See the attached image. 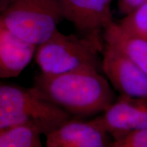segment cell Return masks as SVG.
Listing matches in <instances>:
<instances>
[{
    "instance_id": "obj_1",
    "label": "cell",
    "mask_w": 147,
    "mask_h": 147,
    "mask_svg": "<svg viewBox=\"0 0 147 147\" xmlns=\"http://www.w3.org/2000/svg\"><path fill=\"white\" fill-rule=\"evenodd\" d=\"M33 87L42 97L76 118L100 115L115 101L110 82L96 69L40 73Z\"/></svg>"
},
{
    "instance_id": "obj_2",
    "label": "cell",
    "mask_w": 147,
    "mask_h": 147,
    "mask_svg": "<svg viewBox=\"0 0 147 147\" xmlns=\"http://www.w3.org/2000/svg\"><path fill=\"white\" fill-rule=\"evenodd\" d=\"M103 36L64 34L57 29L36 48L35 57L41 73L59 74L82 69L102 70L100 53Z\"/></svg>"
},
{
    "instance_id": "obj_3",
    "label": "cell",
    "mask_w": 147,
    "mask_h": 147,
    "mask_svg": "<svg viewBox=\"0 0 147 147\" xmlns=\"http://www.w3.org/2000/svg\"><path fill=\"white\" fill-rule=\"evenodd\" d=\"M71 118L34 87L27 89L0 81V127L30 123L46 136Z\"/></svg>"
},
{
    "instance_id": "obj_4",
    "label": "cell",
    "mask_w": 147,
    "mask_h": 147,
    "mask_svg": "<svg viewBox=\"0 0 147 147\" xmlns=\"http://www.w3.org/2000/svg\"><path fill=\"white\" fill-rule=\"evenodd\" d=\"M63 19L59 0H15L0 14L9 31L36 47L53 36Z\"/></svg>"
},
{
    "instance_id": "obj_5",
    "label": "cell",
    "mask_w": 147,
    "mask_h": 147,
    "mask_svg": "<svg viewBox=\"0 0 147 147\" xmlns=\"http://www.w3.org/2000/svg\"><path fill=\"white\" fill-rule=\"evenodd\" d=\"M102 71L121 95L147 100V74L123 55L104 43Z\"/></svg>"
},
{
    "instance_id": "obj_6",
    "label": "cell",
    "mask_w": 147,
    "mask_h": 147,
    "mask_svg": "<svg viewBox=\"0 0 147 147\" xmlns=\"http://www.w3.org/2000/svg\"><path fill=\"white\" fill-rule=\"evenodd\" d=\"M93 120L113 141L130 132L147 127V100L121 95L104 113Z\"/></svg>"
},
{
    "instance_id": "obj_7",
    "label": "cell",
    "mask_w": 147,
    "mask_h": 147,
    "mask_svg": "<svg viewBox=\"0 0 147 147\" xmlns=\"http://www.w3.org/2000/svg\"><path fill=\"white\" fill-rule=\"evenodd\" d=\"M113 0H59L64 19L67 20L80 34L103 36L104 30L113 23Z\"/></svg>"
},
{
    "instance_id": "obj_8",
    "label": "cell",
    "mask_w": 147,
    "mask_h": 147,
    "mask_svg": "<svg viewBox=\"0 0 147 147\" xmlns=\"http://www.w3.org/2000/svg\"><path fill=\"white\" fill-rule=\"evenodd\" d=\"M111 136L93 119L72 117L62 125L46 135L47 147L112 146Z\"/></svg>"
},
{
    "instance_id": "obj_9",
    "label": "cell",
    "mask_w": 147,
    "mask_h": 147,
    "mask_svg": "<svg viewBox=\"0 0 147 147\" xmlns=\"http://www.w3.org/2000/svg\"><path fill=\"white\" fill-rule=\"evenodd\" d=\"M36 48L12 34L0 21V79L19 76L32 61Z\"/></svg>"
},
{
    "instance_id": "obj_10",
    "label": "cell",
    "mask_w": 147,
    "mask_h": 147,
    "mask_svg": "<svg viewBox=\"0 0 147 147\" xmlns=\"http://www.w3.org/2000/svg\"><path fill=\"white\" fill-rule=\"evenodd\" d=\"M104 43L123 55L147 74V39L129 34L113 22L103 32Z\"/></svg>"
},
{
    "instance_id": "obj_11",
    "label": "cell",
    "mask_w": 147,
    "mask_h": 147,
    "mask_svg": "<svg viewBox=\"0 0 147 147\" xmlns=\"http://www.w3.org/2000/svg\"><path fill=\"white\" fill-rule=\"evenodd\" d=\"M42 134L30 123L0 127V147H41Z\"/></svg>"
},
{
    "instance_id": "obj_12",
    "label": "cell",
    "mask_w": 147,
    "mask_h": 147,
    "mask_svg": "<svg viewBox=\"0 0 147 147\" xmlns=\"http://www.w3.org/2000/svg\"><path fill=\"white\" fill-rule=\"evenodd\" d=\"M119 24L129 34L147 39V1L125 15Z\"/></svg>"
},
{
    "instance_id": "obj_13",
    "label": "cell",
    "mask_w": 147,
    "mask_h": 147,
    "mask_svg": "<svg viewBox=\"0 0 147 147\" xmlns=\"http://www.w3.org/2000/svg\"><path fill=\"white\" fill-rule=\"evenodd\" d=\"M113 147H147V127L133 131L115 140Z\"/></svg>"
},
{
    "instance_id": "obj_14",
    "label": "cell",
    "mask_w": 147,
    "mask_h": 147,
    "mask_svg": "<svg viewBox=\"0 0 147 147\" xmlns=\"http://www.w3.org/2000/svg\"><path fill=\"white\" fill-rule=\"evenodd\" d=\"M146 1L147 0H118L119 10L121 14L126 15Z\"/></svg>"
},
{
    "instance_id": "obj_15",
    "label": "cell",
    "mask_w": 147,
    "mask_h": 147,
    "mask_svg": "<svg viewBox=\"0 0 147 147\" xmlns=\"http://www.w3.org/2000/svg\"><path fill=\"white\" fill-rule=\"evenodd\" d=\"M14 1L15 0H0V14L6 10Z\"/></svg>"
}]
</instances>
